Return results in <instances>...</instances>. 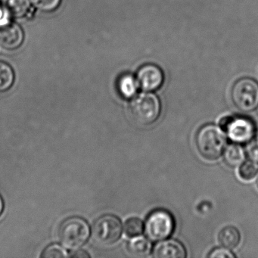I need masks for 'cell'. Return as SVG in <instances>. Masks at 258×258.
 <instances>
[{
    "label": "cell",
    "mask_w": 258,
    "mask_h": 258,
    "mask_svg": "<svg viewBox=\"0 0 258 258\" xmlns=\"http://www.w3.org/2000/svg\"><path fill=\"white\" fill-rule=\"evenodd\" d=\"M226 137L220 126L205 125L196 134V147L204 158L213 161L220 158L224 152L227 143Z\"/></svg>",
    "instance_id": "obj_1"
},
{
    "label": "cell",
    "mask_w": 258,
    "mask_h": 258,
    "mask_svg": "<svg viewBox=\"0 0 258 258\" xmlns=\"http://www.w3.org/2000/svg\"><path fill=\"white\" fill-rule=\"evenodd\" d=\"M130 111L133 118L139 124H152L158 120L161 114V102L156 95L145 92L133 98Z\"/></svg>",
    "instance_id": "obj_2"
},
{
    "label": "cell",
    "mask_w": 258,
    "mask_h": 258,
    "mask_svg": "<svg viewBox=\"0 0 258 258\" xmlns=\"http://www.w3.org/2000/svg\"><path fill=\"white\" fill-rule=\"evenodd\" d=\"M90 235L88 223L78 217H72L64 220L58 229V238L61 244L75 250L84 245Z\"/></svg>",
    "instance_id": "obj_3"
},
{
    "label": "cell",
    "mask_w": 258,
    "mask_h": 258,
    "mask_svg": "<svg viewBox=\"0 0 258 258\" xmlns=\"http://www.w3.org/2000/svg\"><path fill=\"white\" fill-rule=\"evenodd\" d=\"M174 229V218L169 211L164 209L152 211L146 218L144 226L145 233L152 241L167 239Z\"/></svg>",
    "instance_id": "obj_4"
},
{
    "label": "cell",
    "mask_w": 258,
    "mask_h": 258,
    "mask_svg": "<svg viewBox=\"0 0 258 258\" xmlns=\"http://www.w3.org/2000/svg\"><path fill=\"white\" fill-rule=\"evenodd\" d=\"M231 98L240 111H254L258 107V83L248 78L238 80L232 86Z\"/></svg>",
    "instance_id": "obj_5"
},
{
    "label": "cell",
    "mask_w": 258,
    "mask_h": 258,
    "mask_svg": "<svg viewBox=\"0 0 258 258\" xmlns=\"http://www.w3.org/2000/svg\"><path fill=\"white\" fill-rule=\"evenodd\" d=\"M219 126L234 143L244 144L251 140L256 133L254 123L244 116H227L220 120Z\"/></svg>",
    "instance_id": "obj_6"
},
{
    "label": "cell",
    "mask_w": 258,
    "mask_h": 258,
    "mask_svg": "<svg viewBox=\"0 0 258 258\" xmlns=\"http://www.w3.org/2000/svg\"><path fill=\"white\" fill-rule=\"evenodd\" d=\"M123 232L120 219L112 214L101 216L94 222L92 228L93 238L98 244L111 245L117 242Z\"/></svg>",
    "instance_id": "obj_7"
},
{
    "label": "cell",
    "mask_w": 258,
    "mask_h": 258,
    "mask_svg": "<svg viewBox=\"0 0 258 258\" xmlns=\"http://www.w3.org/2000/svg\"><path fill=\"white\" fill-rule=\"evenodd\" d=\"M139 87L145 92L158 90L164 84V76L162 70L154 64L142 66L137 73Z\"/></svg>",
    "instance_id": "obj_8"
},
{
    "label": "cell",
    "mask_w": 258,
    "mask_h": 258,
    "mask_svg": "<svg viewBox=\"0 0 258 258\" xmlns=\"http://www.w3.org/2000/svg\"><path fill=\"white\" fill-rule=\"evenodd\" d=\"M25 39L23 30L18 24L10 22L0 25V46L7 50H15L22 46Z\"/></svg>",
    "instance_id": "obj_9"
},
{
    "label": "cell",
    "mask_w": 258,
    "mask_h": 258,
    "mask_svg": "<svg viewBox=\"0 0 258 258\" xmlns=\"http://www.w3.org/2000/svg\"><path fill=\"white\" fill-rule=\"evenodd\" d=\"M155 258H185L186 250L182 243L176 240H162L155 244L152 250Z\"/></svg>",
    "instance_id": "obj_10"
},
{
    "label": "cell",
    "mask_w": 258,
    "mask_h": 258,
    "mask_svg": "<svg viewBox=\"0 0 258 258\" xmlns=\"http://www.w3.org/2000/svg\"><path fill=\"white\" fill-rule=\"evenodd\" d=\"M117 91L124 99H131L137 96L139 84L137 78L131 74H125L119 78L117 83Z\"/></svg>",
    "instance_id": "obj_11"
},
{
    "label": "cell",
    "mask_w": 258,
    "mask_h": 258,
    "mask_svg": "<svg viewBox=\"0 0 258 258\" xmlns=\"http://www.w3.org/2000/svg\"><path fill=\"white\" fill-rule=\"evenodd\" d=\"M4 10L10 17L22 19L31 11L32 3L31 0H2Z\"/></svg>",
    "instance_id": "obj_12"
},
{
    "label": "cell",
    "mask_w": 258,
    "mask_h": 258,
    "mask_svg": "<svg viewBox=\"0 0 258 258\" xmlns=\"http://www.w3.org/2000/svg\"><path fill=\"white\" fill-rule=\"evenodd\" d=\"M245 150L237 143H232L226 146L223 152L225 163L231 167L241 165L245 159Z\"/></svg>",
    "instance_id": "obj_13"
},
{
    "label": "cell",
    "mask_w": 258,
    "mask_h": 258,
    "mask_svg": "<svg viewBox=\"0 0 258 258\" xmlns=\"http://www.w3.org/2000/svg\"><path fill=\"white\" fill-rule=\"evenodd\" d=\"M127 249L130 253L134 256H146L152 251V244L149 238L138 235L134 237V238L128 242Z\"/></svg>",
    "instance_id": "obj_14"
},
{
    "label": "cell",
    "mask_w": 258,
    "mask_h": 258,
    "mask_svg": "<svg viewBox=\"0 0 258 258\" xmlns=\"http://www.w3.org/2000/svg\"><path fill=\"white\" fill-rule=\"evenodd\" d=\"M218 239L222 246L229 249H232L238 245L241 236L236 228L233 226H226L220 231Z\"/></svg>",
    "instance_id": "obj_15"
},
{
    "label": "cell",
    "mask_w": 258,
    "mask_h": 258,
    "mask_svg": "<svg viewBox=\"0 0 258 258\" xmlns=\"http://www.w3.org/2000/svg\"><path fill=\"white\" fill-rule=\"evenodd\" d=\"M15 73L13 68L4 61H0V93L7 91L13 87Z\"/></svg>",
    "instance_id": "obj_16"
},
{
    "label": "cell",
    "mask_w": 258,
    "mask_h": 258,
    "mask_svg": "<svg viewBox=\"0 0 258 258\" xmlns=\"http://www.w3.org/2000/svg\"><path fill=\"white\" fill-rule=\"evenodd\" d=\"M124 232L129 237H136L143 233L144 226L140 219L132 217L125 222Z\"/></svg>",
    "instance_id": "obj_17"
},
{
    "label": "cell",
    "mask_w": 258,
    "mask_h": 258,
    "mask_svg": "<svg viewBox=\"0 0 258 258\" xmlns=\"http://www.w3.org/2000/svg\"><path fill=\"white\" fill-rule=\"evenodd\" d=\"M258 173V165L252 161H245L240 165L238 174L245 181L251 180Z\"/></svg>",
    "instance_id": "obj_18"
},
{
    "label": "cell",
    "mask_w": 258,
    "mask_h": 258,
    "mask_svg": "<svg viewBox=\"0 0 258 258\" xmlns=\"http://www.w3.org/2000/svg\"><path fill=\"white\" fill-rule=\"evenodd\" d=\"M40 256L42 258H64L67 257L68 254L62 246L53 244L46 247Z\"/></svg>",
    "instance_id": "obj_19"
},
{
    "label": "cell",
    "mask_w": 258,
    "mask_h": 258,
    "mask_svg": "<svg viewBox=\"0 0 258 258\" xmlns=\"http://www.w3.org/2000/svg\"><path fill=\"white\" fill-rule=\"evenodd\" d=\"M61 0H31L32 5L37 10L44 13H51L55 11L60 4Z\"/></svg>",
    "instance_id": "obj_20"
},
{
    "label": "cell",
    "mask_w": 258,
    "mask_h": 258,
    "mask_svg": "<svg viewBox=\"0 0 258 258\" xmlns=\"http://www.w3.org/2000/svg\"><path fill=\"white\" fill-rule=\"evenodd\" d=\"M245 153L250 161L258 163V131L255 133L251 140L246 143Z\"/></svg>",
    "instance_id": "obj_21"
},
{
    "label": "cell",
    "mask_w": 258,
    "mask_h": 258,
    "mask_svg": "<svg viewBox=\"0 0 258 258\" xmlns=\"http://www.w3.org/2000/svg\"><path fill=\"white\" fill-rule=\"evenodd\" d=\"M210 258H234L235 255L229 250L227 247H217L210 252L208 255Z\"/></svg>",
    "instance_id": "obj_22"
},
{
    "label": "cell",
    "mask_w": 258,
    "mask_h": 258,
    "mask_svg": "<svg viewBox=\"0 0 258 258\" xmlns=\"http://www.w3.org/2000/svg\"><path fill=\"white\" fill-rule=\"evenodd\" d=\"M10 16L7 11L4 10L2 3H0V25H4L7 22H10Z\"/></svg>",
    "instance_id": "obj_23"
},
{
    "label": "cell",
    "mask_w": 258,
    "mask_h": 258,
    "mask_svg": "<svg viewBox=\"0 0 258 258\" xmlns=\"http://www.w3.org/2000/svg\"><path fill=\"white\" fill-rule=\"evenodd\" d=\"M70 257L72 258H89L90 255L85 250H81V249H75L74 252H72L70 255Z\"/></svg>",
    "instance_id": "obj_24"
},
{
    "label": "cell",
    "mask_w": 258,
    "mask_h": 258,
    "mask_svg": "<svg viewBox=\"0 0 258 258\" xmlns=\"http://www.w3.org/2000/svg\"><path fill=\"white\" fill-rule=\"evenodd\" d=\"M4 211V202L3 200L2 197L0 196V217L2 215L3 212Z\"/></svg>",
    "instance_id": "obj_25"
},
{
    "label": "cell",
    "mask_w": 258,
    "mask_h": 258,
    "mask_svg": "<svg viewBox=\"0 0 258 258\" xmlns=\"http://www.w3.org/2000/svg\"><path fill=\"white\" fill-rule=\"evenodd\" d=\"M256 187H257V188H258V176H257V177H256Z\"/></svg>",
    "instance_id": "obj_26"
}]
</instances>
